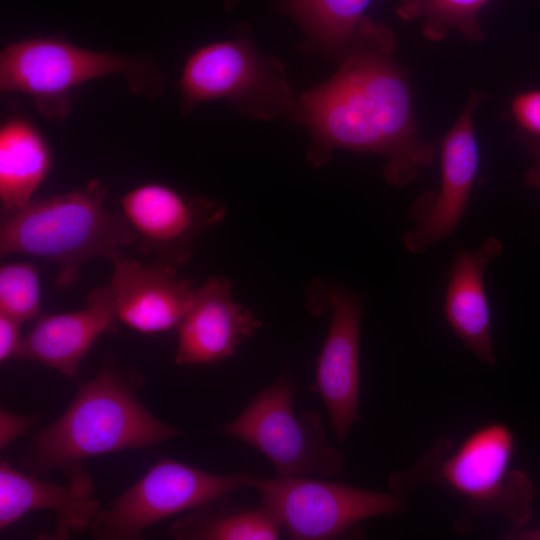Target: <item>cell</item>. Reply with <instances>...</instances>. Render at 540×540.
Wrapping results in <instances>:
<instances>
[{"mask_svg":"<svg viewBox=\"0 0 540 540\" xmlns=\"http://www.w3.org/2000/svg\"><path fill=\"white\" fill-rule=\"evenodd\" d=\"M262 322L232 297V283L224 276L209 277L196 287L188 311L176 327L177 365L220 362L254 336Z\"/></svg>","mask_w":540,"mask_h":540,"instance_id":"cell-13","label":"cell"},{"mask_svg":"<svg viewBox=\"0 0 540 540\" xmlns=\"http://www.w3.org/2000/svg\"><path fill=\"white\" fill-rule=\"evenodd\" d=\"M106 196L105 186L92 179L67 193L1 210L0 256L45 258L58 267L57 288L76 286L85 262H113L124 256V249L137 245V233L125 215L105 207Z\"/></svg>","mask_w":540,"mask_h":540,"instance_id":"cell-4","label":"cell"},{"mask_svg":"<svg viewBox=\"0 0 540 540\" xmlns=\"http://www.w3.org/2000/svg\"><path fill=\"white\" fill-rule=\"evenodd\" d=\"M372 0H283V8L309 43L333 56L345 54Z\"/></svg>","mask_w":540,"mask_h":540,"instance_id":"cell-20","label":"cell"},{"mask_svg":"<svg viewBox=\"0 0 540 540\" xmlns=\"http://www.w3.org/2000/svg\"><path fill=\"white\" fill-rule=\"evenodd\" d=\"M121 209L137 233L139 251L175 268L190 259L194 241L227 213L216 199L186 195L157 182L128 191Z\"/></svg>","mask_w":540,"mask_h":540,"instance_id":"cell-11","label":"cell"},{"mask_svg":"<svg viewBox=\"0 0 540 540\" xmlns=\"http://www.w3.org/2000/svg\"><path fill=\"white\" fill-rule=\"evenodd\" d=\"M91 477L81 469L73 472L69 485H59L36 479L34 475L0 463V530H4L23 515L37 509L57 513V539L70 531L90 529L101 509L94 499Z\"/></svg>","mask_w":540,"mask_h":540,"instance_id":"cell-16","label":"cell"},{"mask_svg":"<svg viewBox=\"0 0 540 540\" xmlns=\"http://www.w3.org/2000/svg\"><path fill=\"white\" fill-rule=\"evenodd\" d=\"M485 98V93L472 91L464 109L439 141V190L415 202L410 212L415 225L402 238L411 253L422 254L447 238L465 214L479 168L473 112Z\"/></svg>","mask_w":540,"mask_h":540,"instance_id":"cell-12","label":"cell"},{"mask_svg":"<svg viewBox=\"0 0 540 540\" xmlns=\"http://www.w3.org/2000/svg\"><path fill=\"white\" fill-rule=\"evenodd\" d=\"M295 393L292 376L283 370L222 433L259 451L279 476L332 477L341 471L342 457L329 444L317 412L295 413Z\"/></svg>","mask_w":540,"mask_h":540,"instance_id":"cell-7","label":"cell"},{"mask_svg":"<svg viewBox=\"0 0 540 540\" xmlns=\"http://www.w3.org/2000/svg\"><path fill=\"white\" fill-rule=\"evenodd\" d=\"M108 283L120 322L145 334L176 328L194 299L196 287L176 268L160 262L143 264L122 256L112 262Z\"/></svg>","mask_w":540,"mask_h":540,"instance_id":"cell-14","label":"cell"},{"mask_svg":"<svg viewBox=\"0 0 540 540\" xmlns=\"http://www.w3.org/2000/svg\"><path fill=\"white\" fill-rule=\"evenodd\" d=\"M495 236L473 250L460 249L450 266L443 314L453 333L482 363L494 366L491 315L485 289V272L503 251Z\"/></svg>","mask_w":540,"mask_h":540,"instance_id":"cell-17","label":"cell"},{"mask_svg":"<svg viewBox=\"0 0 540 540\" xmlns=\"http://www.w3.org/2000/svg\"><path fill=\"white\" fill-rule=\"evenodd\" d=\"M179 88L186 113L203 102L226 100L247 116L271 119L292 112L295 103L283 65L263 56L244 33L192 53Z\"/></svg>","mask_w":540,"mask_h":540,"instance_id":"cell-6","label":"cell"},{"mask_svg":"<svg viewBox=\"0 0 540 540\" xmlns=\"http://www.w3.org/2000/svg\"><path fill=\"white\" fill-rule=\"evenodd\" d=\"M224 498V497H223ZM220 498L196 507L171 528L179 540H275L282 526L274 513L261 504L254 509L227 505Z\"/></svg>","mask_w":540,"mask_h":540,"instance_id":"cell-19","label":"cell"},{"mask_svg":"<svg viewBox=\"0 0 540 540\" xmlns=\"http://www.w3.org/2000/svg\"><path fill=\"white\" fill-rule=\"evenodd\" d=\"M507 539L512 540H540V527L538 528H511L506 534Z\"/></svg>","mask_w":540,"mask_h":540,"instance_id":"cell-27","label":"cell"},{"mask_svg":"<svg viewBox=\"0 0 540 540\" xmlns=\"http://www.w3.org/2000/svg\"><path fill=\"white\" fill-rule=\"evenodd\" d=\"M251 488L294 540L336 539L359 522L401 511V495L306 476H253Z\"/></svg>","mask_w":540,"mask_h":540,"instance_id":"cell-9","label":"cell"},{"mask_svg":"<svg viewBox=\"0 0 540 540\" xmlns=\"http://www.w3.org/2000/svg\"><path fill=\"white\" fill-rule=\"evenodd\" d=\"M489 0H400L397 15L404 21H421L422 34L440 41L456 30L469 41L480 42L484 33L478 20Z\"/></svg>","mask_w":540,"mask_h":540,"instance_id":"cell-21","label":"cell"},{"mask_svg":"<svg viewBox=\"0 0 540 540\" xmlns=\"http://www.w3.org/2000/svg\"><path fill=\"white\" fill-rule=\"evenodd\" d=\"M117 321L110 285L98 287L89 293L84 308L40 317L14 359L34 361L74 378L98 337L115 331Z\"/></svg>","mask_w":540,"mask_h":540,"instance_id":"cell-15","label":"cell"},{"mask_svg":"<svg viewBox=\"0 0 540 540\" xmlns=\"http://www.w3.org/2000/svg\"><path fill=\"white\" fill-rule=\"evenodd\" d=\"M52 164L40 132L23 118H11L0 129L1 210L27 205L45 181Z\"/></svg>","mask_w":540,"mask_h":540,"instance_id":"cell-18","label":"cell"},{"mask_svg":"<svg viewBox=\"0 0 540 540\" xmlns=\"http://www.w3.org/2000/svg\"><path fill=\"white\" fill-rule=\"evenodd\" d=\"M141 376L108 357L78 386L67 410L35 434L21 466L34 476L57 469L79 470L81 461L113 452L143 449L182 432L162 422L140 401Z\"/></svg>","mask_w":540,"mask_h":540,"instance_id":"cell-2","label":"cell"},{"mask_svg":"<svg viewBox=\"0 0 540 540\" xmlns=\"http://www.w3.org/2000/svg\"><path fill=\"white\" fill-rule=\"evenodd\" d=\"M121 74L131 92L157 97L165 80L156 66L139 57L92 51L60 38H30L7 45L0 55L2 93L31 96L54 121L71 109L72 91L90 80Z\"/></svg>","mask_w":540,"mask_h":540,"instance_id":"cell-5","label":"cell"},{"mask_svg":"<svg viewBox=\"0 0 540 540\" xmlns=\"http://www.w3.org/2000/svg\"><path fill=\"white\" fill-rule=\"evenodd\" d=\"M252 479L245 474H215L162 458L109 508L98 511L91 534L101 540L140 539L147 528L170 516L251 488Z\"/></svg>","mask_w":540,"mask_h":540,"instance_id":"cell-8","label":"cell"},{"mask_svg":"<svg viewBox=\"0 0 540 540\" xmlns=\"http://www.w3.org/2000/svg\"><path fill=\"white\" fill-rule=\"evenodd\" d=\"M515 448L511 429L496 421L458 442L441 436L409 470L393 473L389 486L401 496L422 485L452 492L464 505L455 522L460 534H468L477 517L488 515L503 516L512 528L526 527L535 487L526 472L512 466Z\"/></svg>","mask_w":540,"mask_h":540,"instance_id":"cell-3","label":"cell"},{"mask_svg":"<svg viewBox=\"0 0 540 540\" xmlns=\"http://www.w3.org/2000/svg\"><path fill=\"white\" fill-rule=\"evenodd\" d=\"M510 111L522 130L540 137V89L517 94L511 100Z\"/></svg>","mask_w":540,"mask_h":540,"instance_id":"cell-23","label":"cell"},{"mask_svg":"<svg viewBox=\"0 0 540 540\" xmlns=\"http://www.w3.org/2000/svg\"><path fill=\"white\" fill-rule=\"evenodd\" d=\"M39 272L33 264L12 262L0 267V314L20 323L40 312Z\"/></svg>","mask_w":540,"mask_h":540,"instance_id":"cell-22","label":"cell"},{"mask_svg":"<svg viewBox=\"0 0 540 540\" xmlns=\"http://www.w3.org/2000/svg\"><path fill=\"white\" fill-rule=\"evenodd\" d=\"M395 48L390 28L365 17L336 73L295 100L291 114L310 133L311 166L337 149L376 153L386 160L385 181L402 187L435 162L438 149L420 135Z\"/></svg>","mask_w":540,"mask_h":540,"instance_id":"cell-1","label":"cell"},{"mask_svg":"<svg viewBox=\"0 0 540 540\" xmlns=\"http://www.w3.org/2000/svg\"><path fill=\"white\" fill-rule=\"evenodd\" d=\"M310 313H331L326 339L317 360L314 389L328 413L339 443L358 418L359 343L363 296L352 289L316 281L307 293Z\"/></svg>","mask_w":540,"mask_h":540,"instance_id":"cell-10","label":"cell"},{"mask_svg":"<svg viewBox=\"0 0 540 540\" xmlns=\"http://www.w3.org/2000/svg\"><path fill=\"white\" fill-rule=\"evenodd\" d=\"M525 143L534 156V163L525 174V184L540 190V140L524 138Z\"/></svg>","mask_w":540,"mask_h":540,"instance_id":"cell-26","label":"cell"},{"mask_svg":"<svg viewBox=\"0 0 540 540\" xmlns=\"http://www.w3.org/2000/svg\"><path fill=\"white\" fill-rule=\"evenodd\" d=\"M38 420L37 415L19 414L0 409V449L26 433Z\"/></svg>","mask_w":540,"mask_h":540,"instance_id":"cell-24","label":"cell"},{"mask_svg":"<svg viewBox=\"0 0 540 540\" xmlns=\"http://www.w3.org/2000/svg\"><path fill=\"white\" fill-rule=\"evenodd\" d=\"M22 323L0 314V362L15 358L22 343L20 325Z\"/></svg>","mask_w":540,"mask_h":540,"instance_id":"cell-25","label":"cell"}]
</instances>
